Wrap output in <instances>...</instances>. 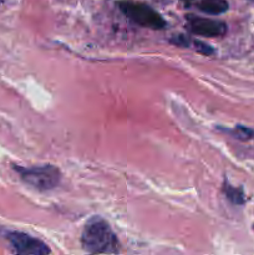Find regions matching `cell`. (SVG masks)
<instances>
[{
    "label": "cell",
    "mask_w": 254,
    "mask_h": 255,
    "mask_svg": "<svg viewBox=\"0 0 254 255\" xmlns=\"http://www.w3.org/2000/svg\"><path fill=\"white\" fill-rule=\"evenodd\" d=\"M187 7H194L208 15H221L228 10L227 0H181Z\"/></svg>",
    "instance_id": "cell-6"
},
{
    "label": "cell",
    "mask_w": 254,
    "mask_h": 255,
    "mask_svg": "<svg viewBox=\"0 0 254 255\" xmlns=\"http://www.w3.org/2000/svg\"><path fill=\"white\" fill-rule=\"evenodd\" d=\"M187 29L194 35L204 37H222L227 32V25L223 21L196 15H187Z\"/></svg>",
    "instance_id": "cell-5"
},
{
    "label": "cell",
    "mask_w": 254,
    "mask_h": 255,
    "mask_svg": "<svg viewBox=\"0 0 254 255\" xmlns=\"http://www.w3.org/2000/svg\"><path fill=\"white\" fill-rule=\"evenodd\" d=\"M81 244L91 254H117L121 252L116 234L101 217H92L87 221L81 234Z\"/></svg>",
    "instance_id": "cell-1"
},
{
    "label": "cell",
    "mask_w": 254,
    "mask_h": 255,
    "mask_svg": "<svg viewBox=\"0 0 254 255\" xmlns=\"http://www.w3.org/2000/svg\"><path fill=\"white\" fill-rule=\"evenodd\" d=\"M1 2H2V0H0V5H1Z\"/></svg>",
    "instance_id": "cell-10"
},
{
    "label": "cell",
    "mask_w": 254,
    "mask_h": 255,
    "mask_svg": "<svg viewBox=\"0 0 254 255\" xmlns=\"http://www.w3.org/2000/svg\"><path fill=\"white\" fill-rule=\"evenodd\" d=\"M14 169L25 183L40 192L51 191L56 188L61 181V173L59 168L52 164H44V166L37 167L14 166Z\"/></svg>",
    "instance_id": "cell-3"
},
{
    "label": "cell",
    "mask_w": 254,
    "mask_h": 255,
    "mask_svg": "<svg viewBox=\"0 0 254 255\" xmlns=\"http://www.w3.org/2000/svg\"><path fill=\"white\" fill-rule=\"evenodd\" d=\"M7 241L11 244L12 249L17 254H31V255H46L51 253L46 243L40 239L34 238L30 234L21 232H11L7 234Z\"/></svg>",
    "instance_id": "cell-4"
},
{
    "label": "cell",
    "mask_w": 254,
    "mask_h": 255,
    "mask_svg": "<svg viewBox=\"0 0 254 255\" xmlns=\"http://www.w3.org/2000/svg\"><path fill=\"white\" fill-rule=\"evenodd\" d=\"M172 44L177 45V46L182 47H189V49H193L194 51L199 52L202 55H206V56H209V55L214 54V50L209 46L208 44H204V42L199 41V40H193L189 39V37L184 36V35H178V36H174L173 39L171 40Z\"/></svg>",
    "instance_id": "cell-7"
},
{
    "label": "cell",
    "mask_w": 254,
    "mask_h": 255,
    "mask_svg": "<svg viewBox=\"0 0 254 255\" xmlns=\"http://www.w3.org/2000/svg\"><path fill=\"white\" fill-rule=\"evenodd\" d=\"M223 192L226 194V198L231 203L237 204V206H242V204L246 203V197H244L243 189L242 188H237V187L231 186L228 182H224Z\"/></svg>",
    "instance_id": "cell-8"
},
{
    "label": "cell",
    "mask_w": 254,
    "mask_h": 255,
    "mask_svg": "<svg viewBox=\"0 0 254 255\" xmlns=\"http://www.w3.org/2000/svg\"><path fill=\"white\" fill-rule=\"evenodd\" d=\"M253 231H254V224H253Z\"/></svg>",
    "instance_id": "cell-11"
},
{
    "label": "cell",
    "mask_w": 254,
    "mask_h": 255,
    "mask_svg": "<svg viewBox=\"0 0 254 255\" xmlns=\"http://www.w3.org/2000/svg\"><path fill=\"white\" fill-rule=\"evenodd\" d=\"M224 132H227V133H229L234 138L239 139V141H248V139L254 138L253 129L248 128L246 126H242V125H237L233 129H224Z\"/></svg>",
    "instance_id": "cell-9"
},
{
    "label": "cell",
    "mask_w": 254,
    "mask_h": 255,
    "mask_svg": "<svg viewBox=\"0 0 254 255\" xmlns=\"http://www.w3.org/2000/svg\"><path fill=\"white\" fill-rule=\"evenodd\" d=\"M253 1H254V0H253Z\"/></svg>",
    "instance_id": "cell-12"
},
{
    "label": "cell",
    "mask_w": 254,
    "mask_h": 255,
    "mask_svg": "<svg viewBox=\"0 0 254 255\" xmlns=\"http://www.w3.org/2000/svg\"><path fill=\"white\" fill-rule=\"evenodd\" d=\"M117 6L127 19L142 27L151 30H163L167 25L166 20L161 16V14L144 2L121 0L117 2Z\"/></svg>",
    "instance_id": "cell-2"
}]
</instances>
